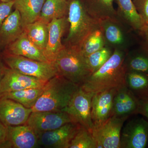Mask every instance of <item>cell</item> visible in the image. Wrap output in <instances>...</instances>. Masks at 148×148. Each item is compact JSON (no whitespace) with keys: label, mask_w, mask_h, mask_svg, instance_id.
Wrapping results in <instances>:
<instances>
[{"label":"cell","mask_w":148,"mask_h":148,"mask_svg":"<svg viewBox=\"0 0 148 148\" xmlns=\"http://www.w3.org/2000/svg\"><path fill=\"white\" fill-rule=\"evenodd\" d=\"M127 53L114 49L110 58L96 71L90 74L80 87L86 92L96 94L126 85L127 69L125 63Z\"/></svg>","instance_id":"obj_1"},{"label":"cell","mask_w":148,"mask_h":148,"mask_svg":"<svg viewBox=\"0 0 148 148\" xmlns=\"http://www.w3.org/2000/svg\"><path fill=\"white\" fill-rule=\"evenodd\" d=\"M79 86L63 77L55 76L46 83L32 112L63 110Z\"/></svg>","instance_id":"obj_2"},{"label":"cell","mask_w":148,"mask_h":148,"mask_svg":"<svg viewBox=\"0 0 148 148\" xmlns=\"http://www.w3.org/2000/svg\"><path fill=\"white\" fill-rule=\"evenodd\" d=\"M57 75L80 86L91 74L80 48L64 45L53 62Z\"/></svg>","instance_id":"obj_3"},{"label":"cell","mask_w":148,"mask_h":148,"mask_svg":"<svg viewBox=\"0 0 148 148\" xmlns=\"http://www.w3.org/2000/svg\"><path fill=\"white\" fill-rule=\"evenodd\" d=\"M68 19L69 32L64 45L80 48L88 36L100 26V21L87 12L82 0H69Z\"/></svg>","instance_id":"obj_4"},{"label":"cell","mask_w":148,"mask_h":148,"mask_svg":"<svg viewBox=\"0 0 148 148\" xmlns=\"http://www.w3.org/2000/svg\"><path fill=\"white\" fill-rule=\"evenodd\" d=\"M3 60L9 68L45 81H48L57 75V70L52 62L6 53H4Z\"/></svg>","instance_id":"obj_5"},{"label":"cell","mask_w":148,"mask_h":148,"mask_svg":"<svg viewBox=\"0 0 148 148\" xmlns=\"http://www.w3.org/2000/svg\"><path fill=\"white\" fill-rule=\"evenodd\" d=\"M100 24L104 35L106 46L113 50L120 49L127 52L131 44L129 31L131 28L128 29L127 27L129 26L119 16L101 20Z\"/></svg>","instance_id":"obj_6"},{"label":"cell","mask_w":148,"mask_h":148,"mask_svg":"<svg viewBox=\"0 0 148 148\" xmlns=\"http://www.w3.org/2000/svg\"><path fill=\"white\" fill-rule=\"evenodd\" d=\"M93 95L79 86L68 106L63 110L71 116L75 122L91 132L94 128L91 118V101Z\"/></svg>","instance_id":"obj_7"},{"label":"cell","mask_w":148,"mask_h":148,"mask_svg":"<svg viewBox=\"0 0 148 148\" xmlns=\"http://www.w3.org/2000/svg\"><path fill=\"white\" fill-rule=\"evenodd\" d=\"M127 119L112 116L103 124L94 127L92 133L96 148H120L122 128Z\"/></svg>","instance_id":"obj_8"},{"label":"cell","mask_w":148,"mask_h":148,"mask_svg":"<svg viewBox=\"0 0 148 148\" xmlns=\"http://www.w3.org/2000/svg\"><path fill=\"white\" fill-rule=\"evenodd\" d=\"M71 122H75L65 111H39L32 112L26 124L38 135Z\"/></svg>","instance_id":"obj_9"},{"label":"cell","mask_w":148,"mask_h":148,"mask_svg":"<svg viewBox=\"0 0 148 148\" xmlns=\"http://www.w3.org/2000/svg\"><path fill=\"white\" fill-rule=\"evenodd\" d=\"M81 127L75 122L38 135L39 146L47 148H69L73 138Z\"/></svg>","instance_id":"obj_10"},{"label":"cell","mask_w":148,"mask_h":148,"mask_svg":"<svg viewBox=\"0 0 148 148\" xmlns=\"http://www.w3.org/2000/svg\"><path fill=\"white\" fill-rule=\"evenodd\" d=\"M148 142V122L142 118L128 122L121 131L120 148H145Z\"/></svg>","instance_id":"obj_11"},{"label":"cell","mask_w":148,"mask_h":148,"mask_svg":"<svg viewBox=\"0 0 148 148\" xmlns=\"http://www.w3.org/2000/svg\"><path fill=\"white\" fill-rule=\"evenodd\" d=\"M47 82L6 67L0 82V95L27 88L43 87Z\"/></svg>","instance_id":"obj_12"},{"label":"cell","mask_w":148,"mask_h":148,"mask_svg":"<svg viewBox=\"0 0 148 148\" xmlns=\"http://www.w3.org/2000/svg\"><path fill=\"white\" fill-rule=\"evenodd\" d=\"M118 89H109L93 95L91 118L94 127L103 124L112 116L114 98Z\"/></svg>","instance_id":"obj_13"},{"label":"cell","mask_w":148,"mask_h":148,"mask_svg":"<svg viewBox=\"0 0 148 148\" xmlns=\"http://www.w3.org/2000/svg\"><path fill=\"white\" fill-rule=\"evenodd\" d=\"M32 112L16 101L0 99V121L6 127L26 124Z\"/></svg>","instance_id":"obj_14"},{"label":"cell","mask_w":148,"mask_h":148,"mask_svg":"<svg viewBox=\"0 0 148 148\" xmlns=\"http://www.w3.org/2000/svg\"><path fill=\"white\" fill-rule=\"evenodd\" d=\"M69 24L68 16L53 19L48 24V38L43 52L49 62L53 63L59 51L64 47L62 38Z\"/></svg>","instance_id":"obj_15"},{"label":"cell","mask_w":148,"mask_h":148,"mask_svg":"<svg viewBox=\"0 0 148 148\" xmlns=\"http://www.w3.org/2000/svg\"><path fill=\"white\" fill-rule=\"evenodd\" d=\"M139 102L126 85L120 88L114 97L112 116L128 118L137 114Z\"/></svg>","instance_id":"obj_16"},{"label":"cell","mask_w":148,"mask_h":148,"mask_svg":"<svg viewBox=\"0 0 148 148\" xmlns=\"http://www.w3.org/2000/svg\"><path fill=\"white\" fill-rule=\"evenodd\" d=\"M6 140L14 148H35L38 147V135L26 124L7 127Z\"/></svg>","instance_id":"obj_17"},{"label":"cell","mask_w":148,"mask_h":148,"mask_svg":"<svg viewBox=\"0 0 148 148\" xmlns=\"http://www.w3.org/2000/svg\"><path fill=\"white\" fill-rule=\"evenodd\" d=\"M4 50V53L6 54L20 56L38 61L49 62L46 58L43 51L37 47L29 40L24 32L17 39L7 47Z\"/></svg>","instance_id":"obj_18"},{"label":"cell","mask_w":148,"mask_h":148,"mask_svg":"<svg viewBox=\"0 0 148 148\" xmlns=\"http://www.w3.org/2000/svg\"><path fill=\"white\" fill-rule=\"evenodd\" d=\"M24 32L19 12L15 9L8 16L0 28V49H5Z\"/></svg>","instance_id":"obj_19"},{"label":"cell","mask_w":148,"mask_h":148,"mask_svg":"<svg viewBox=\"0 0 148 148\" xmlns=\"http://www.w3.org/2000/svg\"><path fill=\"white\" fill-rule=\"evenodd\" d=\"M118 16L133 31L143 35L146 24L136 11L132 0H116Z\"/></svg>","instance_id":"obj_20"},{"label":"cell","mask_w":148,"mask_h":148,"mask_svg":"<svg viewBox=\"0 0 148 148\" xmlns=\"http://www.w3.org/2000/svg\"><path fill=\"white\" fill-rule=\"evenodd\" d=\"M88 13L100 21L108 18H115L118 16L114 6L116 0H82Z\"/></svg>","instance_id":"obj_21"},{"label":"cell","mask_w":148,"mask_h":148,"mask_svg":"<svg viewBox=\"0 0 148 148\" xmlns=\"http://www.w3.org/2000/svg\"><path fill=\"white\" fill-rule=\"evenodd\" d=\"M45 0H14V7L19 12L24 28L37 21Z\"/></svg>","instance_id":"obj_22"},{"label":"cell","mask_w":148,"mask_h":148,"mask_svg":"<svg viewBox=\"0 0 148 148\" xmlns=\"http://www.w3.org/2000/svg\"><path fill=\"white\" fill-rule=\"evenodd\" d=\"M69 0H45L38 20L48 24L54 19L68 15Z\"/></svg>","instance_id":"obj_23"},{"label":"cell","mask_w":148,"mask_h":148,"mask_svg":"<svg viewBox=\"0 0 148 148\" xmlns=\"http://www.w3.org/2000/svg\"><path fill=\"white\" fill-rule=\"evenodd\" d=\"M43 87L27 88L3 93L0 95V99H9L20 103L28 108H33L42 95Z\"/></svg>","instance_id":"obj_24"},{"label":"cell","mask_w":148,"mask_h":148,"mask_svg":"<svg viewBox=\"0 0 148 148\" xmlns=\"http://www.w3.org/2000/svg\"><path fill=\"white\" fill-rule=\"evenodd\" d=\"M126 85L139 100L148 98V75L135 71L126 73Z\"/></svg>","instance_id":"obj_25"},{"label":"cell","mask_w":148,"mask_h":148,"mask_svg":"<svg viewBox=\"0 0 148 148\" xmlns=\"http://www.w3.org/2000/svg\"><path fill=\"white\" fill-rule=\"evenodd\" d=\"M24 32L29 40L43 51L48 38V24L37 20L27 25Z\"/></svg>","instance_id":"obj_26"},{"label":"cell","mask_w":148,"mask_h":148,"mask_svg":"<svg viewBox=\"0 0 148 148\" xmlns=\"http://www.w3.org/2000/svg\"><path fill=\"white\" fill-rule=\"evenodd\" d=\"M125 63L127 72H140L148 75V48L127 54Z\"/></svg>","instance_id":"obj_27"},{"label":"cell","mask_w":148,"mask_h":148,"mask_svg":"<svg viewBox=\"0 0 148 148\" xmlns=\"http://www.w3.org/2000/svg\"><path fill=\"white\" fill-rule=\"evenodd\" d=\"M105 47V38L103 31L100 26L85 39L81 46L80 49L83 55L86 57Z\"/></svg>","instance_id":"obj_28"},{"label":"cell","mask_w":148,"mask_h":148,"mask_svg":"<svg viewBox=\"0 0 148 148\" xmlns=\"http://www.w3.org/2000/svg\"><path fill=\"white\" fill-rule=\"evenodd\" d=\"M113 51L106 46L86 57L88 66L91 73L97 71L108 61Z\"/></svg>","instance_id":"obj_29"},{"label":"cell","mask_w":148,"mask_h":148,"mask_svg":"<svg viewBox=\"0 0 148 148\" xmlns=\"http://www.w3.org/2000/svg\"><path fill=\"white\" fill-rule=\"evenodd\" d=\"M69 148H96L92 132L81 126L72 140Z\"/></svg>","instance_id":"obj_30"},{"label":"cell","mask_w":148,"mask_h":148,"mask_svg":"<svg viewBox=\"0 0 148 148\" xmlns=\"http://www.w3.org/2000/svg\"><path fill=\"white\" fill-rule=\"evenodd\" d=\"M136 11L146 25L148 24V0H132Z\"/></svg>","instance_id":"obj_31"},{"label":"cell","mask_w":148,"mask_h":148,"mask_svg":"<svg viewBox=\"0 0 148 148\" xmlns=\"http://www.w3.org/2000/svg\"><path fill=\"white\" fill-rule=\"evenodd\" d=\"M14 1L9 2L0 3V28L6 18L12 12Z\"/></svg>","instance_id":"obj_32"},{"label":"cell","mask_w":148,"mask_h":148,"mask_svg":"<svg viewBox=\"0 0 148 148\" xmlns=\"http://www.w3.org/2000/svg\"><path fill=\"white\" fill-rule=\"evenodd\" d=\"M137 114L142 115L148 119V98L139 100Z\"/></svg>","instance_id":"obj_33"},{"label":"cell","mask_w":148,"mask_h":148,"mask_svg":"<svg viewBox=\"0 0 148 148\" xmlns=\"http://www.w3.org/2000/svg\"><path fill=\"white\" fill-rule=\"evenodd\" d=\"M7 127L0 121V144L6 139Z\"/></svg>","instance_id":"obj_34"},{"label":"cell","mask_w":148,"mask_h":148,"mask_svg":"<svg viewBox=\"0 0 148 148\" xmlns=\"http://www.w3.org/2000/svg\"><path fill=\"white\" fill-rule=\"evenodd\" d=\"M6 67L4 65L1 57H0V82L3 76Z\"/></svg>","instance_id":"obj_35"},{"label":"cell","mask_w":148,"mask_h":148,"mask_svg":"<svg viewBox=\"0 0 148 148\" xmlns=\"http://www.w3.org/2000/svg\"><path fill=\"white\" fill-rule=\"evenodd\" d=\"M142 36L145 37L148 42V24L146 25L145 29V31H144Z\"/></svg>","instance_id":"obj_36"},{"label":"cell","mask_w":148,"mask_h":148,"mask_svg":"<svg viewBox=\"0 0 148 148\" xmlns=\"http://www.w3.org/2000/svg\"><path fill=\"white\" fill-rule=\"evenodd\" d=\"M1 2L7 3L9 2L13 1L14 0H0Z\"/></svg>","instance_id":"obj_37"}]
</instances>
